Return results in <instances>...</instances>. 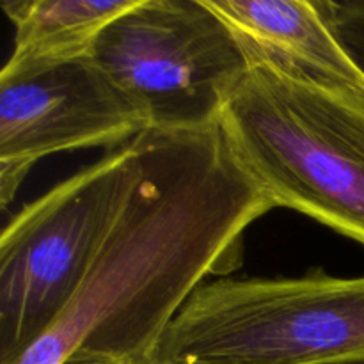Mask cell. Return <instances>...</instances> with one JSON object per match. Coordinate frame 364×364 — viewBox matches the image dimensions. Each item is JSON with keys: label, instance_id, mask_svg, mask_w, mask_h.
Returning a JSON list of instances; mask_svg holds the SVG:
<instances>
[{"label": "cell", "instance_id": "ba28073f", "mask_svg": "<svg viewBox=\"0 0 364 364\" xmlns=\"http://www.w3.org/2000/svg\"><path fill=\"white\" fill-rule=\"evenodd\" d=\"M137 0H7L13 52L0 78L25 77L91 57L102 32Z\"/></svg>", "mask_w": 364, "mask_h": 364}, {"label": "cell", "instance_id": "3957f363", "mask_svg": "<svg viewBox=\"0 0 364 364\" xmlns=\"http://www.w3.org/2000/svg\"><path fill=\"white\" fill-rule=\"evenodd\" d=\"M364 359V276L219 277L201 284L153 364H322Z\"/></svg>", "mask_w": 364, "mask_h": 364}, {"label": "cell", "instance_id": "6da1fadb", "mask_svg": "<svg viewBox=\"0 0 364 364\" xmlns=\"http://www.w3.org/2000/svg\"><path fill=\"white\" fill-rule=\"evenodd\" d=\"M142 174L87 277L18 361L63 364L78 350L153 364L156 345L208 276L242 262L247 228L276 206L231 155L219 123L151 127Z\"/></svg>", "mask_w": 364, "mask_h": 364}, {"label": "cell", "instance_id": "52a82bcc", "mask_svg": "<svg viewBox=\"0 0 364 364\" xmlns=\"http://www.w3.org/2000/svg\"><path fill=\"white\" fill-rule=\"evenodd\" d=\"M251 66L364 102V73L334 32L322 0H205Z\"/></svg>", "mask_w": 364, "mask_h": 364}, {"label": "cell", "instance_id": "9c48e42d", "mask_svg": "<svg viewBox=\"0 0 364 364\" xmlns=\"http://www.w3.org/2000/svg\"><path fill=\"white\" fill-rule=\"evenodd\" d=\"M322 4L336 36L364 73V0Z\"/></svg>", "mask_w": 364, "mask_h": 364}, {"label": "cell", "instance_id": "5b68a950", "mask_svg": "<svg viewBox=\"0 0 364 364\" xmlns=\"http://www.w3.org/2000/svg\"><path fill=\"white\" fill-rule=\"evenodd\" d=\"M92 57L144 107L156 128L217 124L251 70L205 0H137L102 32Z\"/></svg>", "mask_w": 364, "mask_h": 364}, {"label": "cell", "instance_id": "30bf717a", "mask_svg": "<svg viewBox=\"0 0 364 364\" xmlns=\"http://www.w3.org/2000/svg\"><path fill=\"white\" fill-rule=\"evenodd\" d=\"M63 364H124V363L117 361V359H112V358H105V355L78 350L75 352V354H71Z\"/></svg>", "mask_w": 364, "mask_h": 364}, {"label": "cell", "instance_id": "8fae6325", "mask_svg": "<svg viewBox=\"0 0 364 364\" xmlns=\"http://www.w3.org/2000/svg\"><path fill=\"white\" fill-rule=\"evenodd\" d=\"M322 364H364V359H348V361H334V363H322Z\"/></svg>", "mask_w": 364, "mask_h": 364}, {"label": "cell", "instance_id": "7a4b0ae2", "mask_svg": "<svg viewBox=\"0 0 364 364\" xmlns=\"http://www.w3.org/2000/svg\"><path fill=\"white\" fill-rule=\"evenodd\" d=\"M219 127L233 159L276 208L364 245V102L251 66Z\"/></svg>", "mask_w": 364, "mask_h": 364}, {"label": "cell", "instance_id": "8992f818", "mask_svg": "<svg viewBox=\"0 0 364 364\" xmlns=\"http://www.w3.org/2000/svg\"><path fill=\"white\" fill-rule=\"evenodd\" d=\"M151 128L144 107L95 57L0 78V203L6 210L39 160L116 151Z\"/></svg>", "mask_w": 364, "mask_h": 364}, {"label": "cell", "instance_id": "277c9868", "mask_svg": "<svg viewBox=\"0 0 364 364\" xmlns=\"http://www.w3.org/2000/svg\"><path fill=\"white\" fill-rule=\"evenodd\" d=\"M142 174L137 139L18 210L0 237V364L21 358L80 290Z\"/></svg>", "mask_w": 364, "mask_h": 364}]
</instances>
